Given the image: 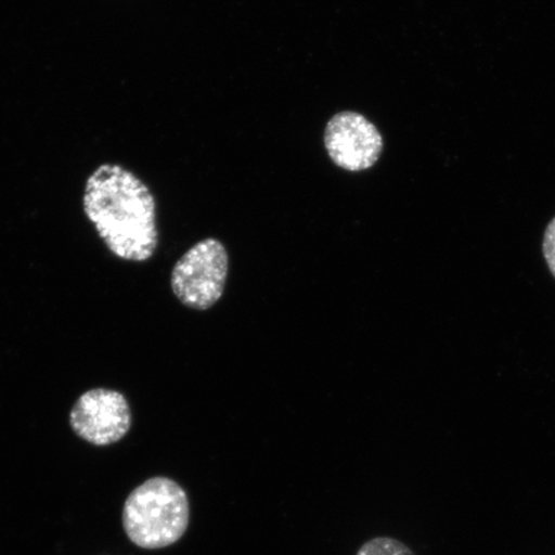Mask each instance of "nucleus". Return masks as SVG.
Here are the masks:
<instances>
[{"mask_svg": "<svg viewBox=\"0 0 555 555\" xmlns=\"http://www.w3.org/2000/svg\"><path fill=\"white\" fill-rule=\"evenodd\" d=\"M82 208L116 258L144 262L155 255L156 199L134 172L117 164L101 165L87 180Z\"/></svg>", "mask_w": 555, "mask_h": 555, "instance_id": "f257e3e1", "label": "nucleus"}, {"mask_svg": "<svg viewBox=\"0 0 555 555\" xmlns=\"http://www.w3.org/2000/svg\"><path fill=\"white\" fill-rule=\"evenodd\" d=\"M73 431L94 447H108L128 435L133 423L129 401L109 388H93L76 400L69 412Z\"/></svg>", "mask_w": 555, "mask_h": 555, "instance_id": "20e7f679", "label": "nucleus"}, {"mask_svg": "<svg viewBox=\"0 0 555 555\" xmlns=\"http://www.w3.org/2000/svg\"><path fill=\"white\" fill-rule=\"evenodd\" d=\"M189 495L169 477L139 485L124 504L122 525L131 543L143 550H163L178 543L189 530Z\"/></svg>", "mask_w": 555, "mask_h": 555, "instance_id": "f03ea898", "label": "nucleus"}, {"mask_svg": "<svg viewBox=\"0 0 555 555\" xmlns=\"http://www.w3.org/2000/svg\"><path fill=\"white\" fill-rule=\"evenodd\" d=\"M229 256L217 238H205L178 260L171 272V289L184 307L204 311L219 302L225 291Z\"/></svg>", "mask_w": 555, "mask_h": 555, "instance_id": "7ed1b4c3", "label": "nucleus"}, {"mask_svg": "<svg viewBox=\"0 0 555 555\" xmlns=\"http://www.w3.org/2000/svg\"><path fill=\"white\" fill-rule=\"evenodd\" d=\"M357 555H415L411 547L401 541L387 537H379L366 541Z\"/></svg>", "mask_w": 555, "mask_h": 555, "instance_id": "423d86ee", "label": "nucleus"}, {"mask_svg": "<svg viewBox=\"0 0 555 555\" xmlns=\"http://www.w3.org/2000/svg\"><path fill=\"white\" fill-rule=\"evenodd\" d=\"M324 147L339 169L360 172L376 165L384 151V138L364 115L343 111L325 127Z\"/></svg>", "mask_w": 555, "mask_h": 555, "instance_id": "39448f33", "label": "nucleus"}, {"mask_svg": "<svg viewBox=\"0 0 555 555\" xmlns=\"http://www.w3.org/2000/svg\"><path fill=\"white\" fill-rule=\"evenodd\" d=\"M543 253L547 267L555 278V218L547 225L544 234Z\"/></svg>", "mask_w": 555, "mask_h": 555, "instance_id": "0eeeda50", "label": "nucleus"}]
</instances>
